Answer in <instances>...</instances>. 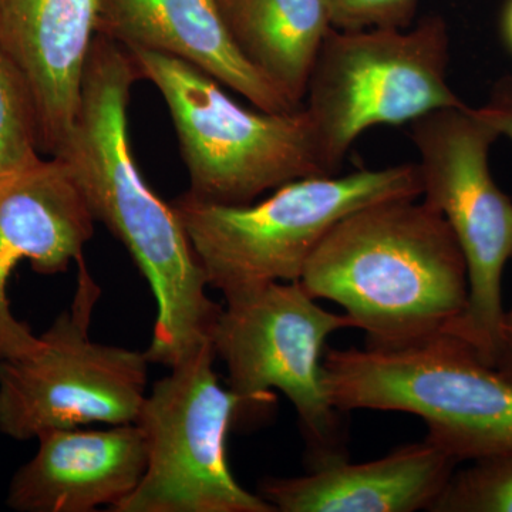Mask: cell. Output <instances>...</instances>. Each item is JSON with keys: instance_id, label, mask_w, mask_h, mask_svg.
Returning <instances> with one entry per match:
<instances>
[{"instance_id": "cell-6", "label": "cell", "mask_w": 512, "mask_h": 512, "mask_svg": "<svg viewBox=\"0 0 512 512\" xmlns=\"http://www.w3.org/2000/svg\"><path fill=\"white\" fill-rule=\"evenodd\" d=\"M448 60L450 36L440 16L406 29L330 28L303 99L326 173H338L369 128L466 104L448 84Z\"/></svg>"}, {"instance_id": "cell-4", "label": "cell", "mask_w": 512, "mask_h": 512, "mask_svg": "<svg viewBox=\"0 0 512 512\" xmlns=\"http://www.w3.org/2000/svg\"><path fill=\"white\" fill-rule=\"evenodd\" d=\"M322 379L340 413L419 416L427 440L458 461L512 451V379L450 333L396 346L328 350Z\"/></svg>"}, {"instance_id": "cell-11", "label": "cell", "mask_w": 512, "mask_h": 512, "mask_svg": "<svg viewBox=\"0 0 512 512\" xmlns=\"http://www.w3.org/2000/svg\"><path fill=\"white\" fill-rule=\"evenodd\" d=\"M94 220L72 170L59 157L0 177V360L20 359L42 345L13 316L8 285L22 262L42 275L82 261Z\"/></svg>"}, {"instance_id": "cell-19", "label": "cell", "mask_w": 512, "mask_h": 512, "mask_svg": "<svg viewBox=\"0 0 512 512\" xmlns=\"http://www.w3.org/2000/svg\"><path fill=\"white\" fill-rule=\"evenodd\" d=\"M330 25L340 30L406 29L412 25L417 0H323Z\"/></svg>"}, {"instance_id": "cell-5", "label": "cell", "mask_w": 512, "mask_h": 512, "mask_svg": "<svg viewBox=\"0 0 512 512\" xmlns=\"http://www.w3.org/2000/svg\"><path fill=\"white\" fill-rule=\"evenodd\" d=\"M141 80L160 92L187 168V194L222 205H248L266 191L329 175L305 109L268 113L239 106L197 67L147 50H128Z\"/></svg>"}, {"instance_id": "cell-7", "label": "cell", "mask_w": 512, "mask_h": 512, "mask_svg": "<svg viewBox=\"0 0 512 512\" xmlns=\"http://www.w3.org/2000/svg\"><path fill=\"white\" fill-rule=\"evenodd\" d=\"M410 137L419 153L421 197L446 218L466 262V309L446 333L495 366L504 271L512 258V200L490 170V150L500 134L463 104L412 121Z\"/></svg>"}, {"instance_id": "cell-2", "label": "cell", "mask_w": 512, "mask_h": 512, "mask_svg": "<svg viewBox=\"0 0 512 512\" xmlns=\"http://www.w3.org/2000/svg\"><path fill=\"white\" fill-rule=\"evenodd\" d=\"M345 309L370 348L446 332L466 309L467 268L446 218L427 202L367 205L338 222L299 279Z\"/></svg>"}, {"instance_id": "cell-14", "label": "cell", "mask_w": 512, "mask_h": 512, "mask_svg": "<svg viewBox=\"0 0 512 512\" xmlns=\"http://www.w3.org/2000/svg\"><path fill=\"white\" fill-rule=\"evenodd\" d=\"M96 35L127 50L183 60L241 94L256 109H302L242 55L218 0H100Z\"/></svg>"}, {"instance_id": "cell-8", "label": "cell", "mask_w": 512, "mask_h": 512, "mask_svg": "<svg viewBox=\"0 0 512 512\" xmlns=\"http://www.w3.org/2000/svg\"><path fill=\"white\" fill-rule=\"evenodd\" d=\"M72 306L40 336L32 355L0 360V431L16 441L52 429L137 423L147 396L146 352L94 342L101 295L84 259Z\"/></svg>"}, {"instance_id": "cell-13", "label": "cell", "mask_w": 512, "mask_h": 512, "mask_svg": "<svg viewBox=\"0 0 512 512\" xmlns=\"http://www.w3.org/2000/svg\"><path fill=\"white\" fill-rule=\"evenodd\" d=\"M36 440L35 456L10 480L6 504L18 512H114L147 470L137 423L46 430Z\"/></svg>"}, {"instance_id": "cell-9", "label": "cell", "mask_w": 512, "mask_h": 512, "mask_svg": "<svg viewBox=\"0 0 512 512\" xmlns=\"http://www.w3.org/2000/svg\"><path fill=\"white\" fill-rule=\"evenodd\" d=\"M225 303L211 343L242 409L271 403V390H279L301 420L311 466L346 457L340 412L323 384L322 352L332 333L355 328L352 319L323 309L299 281L272 282Z\"/></svg>"}, {"instance_id": "cell-22", "label": "cell", "mask_w": 512, "mask_h": 512, "mask_svg": "<svg viewBox=\"0 0 512 512\" xmlns=\"http://www.w3.org/2000/svg\"><path fill=\"white\" fill-rule=\"evenodd\" d=\"M504 33H505V39H507L508 45H510L512 47V0H510V2H508L507 9H505Z\"/></svg>"}, {"instance_id": "cell-15", "label": "cell", "mask_w": 512, "mask_h": 512, "mask_svg": "<svg viewBox=\"0 0 512 512\" xmlns=\"http://www.w3.org/2000/svg\"><path fill=\"white\" fill-rule=\"evenodd\" d=\"M460 461L424 440L366 463L346 457L312 464L305 476L269 478L261 497L281 512H414L431 510Z\"/></svg>"}, {"instance_id": "cell-21", "label": "cell", "mask_w": 512, "mask_h": 512, "mask_svg": "<svg viewBox=\"0 0 512 512\" xmlns=\"http://www.w3.org/2000/svg\"><path fill=\"white\" fill-rule=\"evenodd\" d=\"M495 367L512 379V308L505 312L503 330H501L500 350Z\"/></svg>"}, {"instance_id": "cell-12", "label": "cell", "mask_w": 512, "mask_h": 512, "mask_svg": "<svg viewBox=\"0 0 512 512\" xmlns=\"http://www.w3.org/2000/svg\"><path fill=\"white\" fill-rule=\"evenodd\" d=\"M100 0H0V49L28 84L40 150L55 157L76 123Z\"/></svg>"}, {"instance_id": "cell-3", "label": "cell", "mask_w": 512, "mask_h": 512, "mask_svg": "<svg viewBox=\"0 0 512 512\" xmlns=\"http://www.w3.org/2000/svg\"><path fill=\"white\" fill-rule=\"evenodd\" d=\"M419 197V167L402 164L301 178L258 204H212L184 192L171 205L208 286L229 299L272 282L299 281L330 229L353 212Z\"/></svg>"}, {"instance_id": "cell-17", "label": "cell", "mask_w": 512, "mask_h": 512, "mask_svg": "<svg viewBox=\"0 0 512 512\" xmlns=\"http://www.w3.org/2000/svg\"><path fill=\"white\" fill-rule=\"evenodd\" d=\"M39 120L28 84L0 49V177L42 160Z\"/></svg>"}, {"instance_id": "cell-20", "label": "cell", "mask_w": 512, "mask_h": 512, "mask_svg": "<svg viewBox=\"0 0 512 512\" xmlns=\"http://www.w3.org/2000/svg\"><path fill=\"white\" fill-rule=\"evenodd\" d=\"M477 111L500 137L512 141V76L495 84L490 99Z\"/></svg>"}, {"instance_id": "cell-10", "label": "cell", "mask_w": 512, "mask_h": 512, "mask_svg": "<svg viewBox=\"0 0 512 512\" xmlns=\"http://www.w3.org/2000/svg\"><path fill=\"white\" fill-rule=\"evenodd\" d=\"M211 340L170 367L151 387L137 424L147 470L114 512H275L229 468L227 441L241 400L222 387Z\"/></svg>"}, {"instance_id": "cell-16", "label": "cell", "mask_w": 512, "mask_h": 512, "mask_svg": "<svg viewBox=\"0 0 512 512\" xmlns=\"http://www.w3.org/2000/svg\"><path fill=\"white\" fill-rule=\"evenodd\" d=\"M242 55L303 106L320 46L332 25L323 0H218Z\"/></svg>"}, {"instance_id": "cell-18", "label": "cell", "mask_w": 512, "mask_h": 512, "mask_svg": "<svg viewBox=\"0 0 512 512\" xmlns=\"http://www.w3.org/2000/svg\"><path fill=\"white\" fill-rule=\"evenodd\" d=\"M430 511L512 512V451L456 471Z\"/></svg>"}, {"instance_id": "cell-1", "label": "cell", "mask_w": 512, "mask_h": 512, "mask_svg": "<svg viewBox=\"0 0 512 512\" xmlns=\"http://www.w3.org/2000/svg\"><path fill=\"white\" fill-rule=\"evenodd\" d=\"M141 80L126 47L96 35L84 70L82 103L55 157L69 165L94 220L103 222L136 262L156 299L150 363L174 366L211 340L221 312L173 205L146 183L131 150L128 101Z\"/></svg>"}]
</instances>
